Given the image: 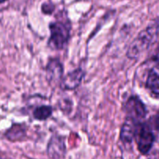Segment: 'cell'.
Returning a JSON list of instances; mask_svg holds the SVG:
<instances>
[{
  "mask_svg": "<svg viewBox=\"0 0 159 159\" xmlns=\"http://www.w3.org/2000/svg\"><path fill=\"white\" fill-rule=\"evenodd\" d=\"M49 27L51 37L48 41V45L53 48L61 49L68 42L70 28L67 27V24L62 22L52 23Z\"/></svg>",
  "mask_w": 159,
  "mask_h": 159,
  "instance_id": "obj_1",
  "label": "cell"
},
{
  "mask_svg": "<svg viewBox=\"0 0 159 159\" xmlns=\"http://www.w3.org/2000/svg\"><path fill=\"white\" fill-rule=\"evenodd\" d=\"M135 136L139 151L143 154H148L154 141V136L151 129L148 125L141 124L136 129Z\"/></svg>",
  "mask_w": 159,
  "mask_h": 159,
  "instance_id": "obj_2",
  "label": "cell"
},
{
  "mask_svg": "<svg viewBox=\"0 0 159 159\" xmlns=\"http://www.w3.org/2000/svg\"><path fill=\"white\" fill-rule=\"evenodd\" d=\"M126 111L128 119L137 123L146 116V108L143 102L137 97H131L126 104Z\"/></svg>",
  "mask_w": 159,
  "mask_h": 159,
  "instance_id": "obj_3",
  "label": "cell"
},
{
  "mask_svg": "<svg viewBox=\"0 0 159 159\" xmlns=\"http://www.w3.org/2000/svg\"><path fill=\"white\" fill-rule=\"evenodd\" d=\"M84 76V72L81 70H76L70 73L63 80L62 86L64 89L72 90L78 87Z\"/></svg>",
  "mask_w": 159,
  "mask_h": 159,
  "instance_id": "obj_4",
  "label": "cell"
},
{
  "mask_svg": "<svg viewBox=\"0 0 159 159\" xmlns=\"http://www.w3.org/2000/svg\"><path fill=\"white\" fill-rule=\"evenodd\" d=\"M147 88L156 95H159V65L153 67L148 74Z\"/></svg>",
  "mask_w": 159,
  "mask_h": 159,
  "instance_id": "obj_5",
  "label": "cell"
},
{
  "mask_svg": "<svg viewBox=\"0 0 159 159\" xmlns=\"http://www.w3.org/2000/svg\"><path fill=\"white\" fill-rule=\"evenodd\" d=\"M134 123L128 119V122H126L122 128L120 137L125 143H130L135 136L137 128L134 126Z\"/></svg>",
  "mask_w": 159,
  "mask_h": 159,
  "instance_id": "obj_6",
  "label": "cell"
},
{
  "mask_svg": "<svg viewBox=\"0 0 159 159\" xmlns=\"http://www.w3.org/2000/svg\"><path fill=\"white\" fill-rule=\"evenodd\" d=\"M62 73L61 64L57 60H52L48 65V75L50 80H58Z\"/></svg>",
  "mask_w": 159,
  "mask_h": 159,
  "instance_id": "obj_7",
  "label": "cell"
},
{
  "mask_svg": "<svg viewBox=\"0 0 159 159\" xmlns=\"http://www.w3.org/2000/svg\"><path fill=\"white\" fill-rule=\"evenodd\" d=\"M52 108L48 105H43L37 108L34 111V117L38 120H45L51 116Z\"/></svg>",
  "mask_w": 159,
  "mask_h": 159,
  "instance_id": "obj_8",
  "label": "cell"
},
{
  "mask_svg": "<svg viewBox=\"0 0 159 159\" xmlns=\"http://www.w3.org/2000/svg\"><path fill=\"white\" fill-rule=\"evenodd\" d=\"M154 59L157 61H159V45L157 46V50L155 52V54H154Z\"/></svg>",
  "mask_w": 159,
  "mask_h": 159,
  "instance_id": "obj_9",
  "label": "cell"
},
{
  "mask_svg": "<svg viewBox=\"0 0 159 159\" xmlns=\"http://www.w3.org/2000/svg\"><path fill=\"white\" fill-rule=\"evenodd\" d=\"M5 1H7V0H0V3H2V2H5Z\"/></svg>",
  "mask_w": 159,
  "mask_h": 159,
  "instance_id": "obj_10",
  "label": "cell"
}]
</instances>
